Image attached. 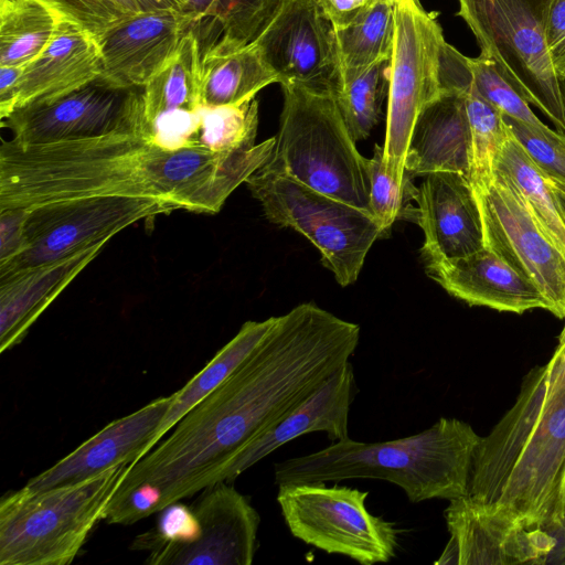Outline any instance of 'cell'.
<instances>
[{"label": "cell", "mask_w": 565, "mask_h": 565, "mask_svg": "<svg viewBox=\"0 0 565 565\" xmlns=\"http://www.w3.org/2000/svg\"><path fill=\"white\" fill-rule=\"evenodd\" d=\"M551 385L565 384V324L551 360L545 364Z\"/></svg>", "instance_id": "cell-43"}, {"label": "cell", "mask_w": 565, "mask_h": 565, "mask_svg": "<svg viewBox=\"0 0 565 565\" xmlns=\"http://www.w3.org/2000/svg\"><path fill=\"white\" fill-rule=\"evenodd\" d=\"M503 118L533 161L547 175L565 180V136L550 127H533L505 115Z\"/></svg>", "instance_id": "cell-38"}, {"label": "cell", "mask_w": 565, "mask_h": 565, "mask_svg": "<svg viewBox=\"0 0 565 565\" xmlns=\"http://www.w3.org/2000/svg\"><path fill=\"white\" fill-rule=\"evenodd\" d=\"M220 156L202 146L167 149L138 134L0 146V211L100 196L147 198L203 213Z\"/></svg>", "instance_id": "cell-2"}, {"label": "cell", "mask_w": 565, "mask_h": 565, "mask_svg": "<svg viewBox=\"0 0 565 565\" xmlns=\"http://www.w3.org/2000/svg\"><path fill=\"white\" fill-rule=\"evenodd\" d=\"M140 11L178 10L184 11L180 0H131ZM185 12V11H184Z\"/></svg>", "instance_id": "cell-44"}, {"label": "cell", "mask_w": 565, "mask_h": 565, "mask_svg": "<svg viewBox=\"0 0 565 565\" xmlns=\"http://www.w3.org/2000/svg\"><path fill=\"white\" fill-rule=\"evenodd\" d=\"M335 30L343 29L365 12L379 0H315Z\"/></svg>", "instance_id": "cell-41"}, {"label": "cell", "mask_w": 565, "mask_h": 565, "mask_svg": "<svg viewBox=\"0 0 565 565\" xmlns=\"http://www.w3.org/2000/svg\"><path fill=\"white\" fill-rule=\"evenodd\" d=\"M195 25L184 11L138 12L99 39L103 71L99 79L118 88H142Z\"/></svg>", "instance_id": "cell-17"}, {"label": "cell", "mask_w": 565, "mask_h": 565, "mask_svg": "<svg viewBox=\"0 0 565 565\" xmlns=\"http://www.w3.org/2000/svg\"><path fill=\"white\" fill-rule=\"evenodd\" d=\"M177 210V205L167 201L125 196L67 200L29 209L24 248L0 264V279L108 242L140 220Z\"/></svg>", "instance_id": "cell-11"}, {"label": "cell", "mask_w": 565, "mask_h": 565, "mask_svg": "<svg viewBox=\"0 0 565 565\" xmlns=\"http://www.w3.org/2000/svg\"><path fill=\"white\" fill-rule=\"evenodd\" d=\"M480 439L470 424L448 417L398 439L364 443L349 437L275 463V483L379 479L401 488L412 503L449 501L468 494L472 458Z\"/></svg>", "instance_id": "cell-4"}, {"label": "cell", "mask_w": 565, "mask_h": 565, "mask_svg": "<svg viewBox=\"0 0 565 565\" xmlns=\"http://www.w3.org/2000/svg\"><path fill=\"white\" fill-rule=\"evenodd\" d=\"M106 241L0 279V352L19 344L51 302L100 253Z\"/></svg>", "instance_id": "cell-24"}, {"label": "cell", "mask_w": 565, "mask_h": 565, "mask_svg": "<svg viewBox=\"0 0 565 565\" xmlns=\"http://www.w3.org/2000/svg\"><path fill=\"white\" fill-rule=\"evenodd\" d=\"M547 182L557 202L561 215L565 222V180L547 175Z\"/></svg>", "instance_id": "cell-45"}, {"label": "cell", "mask_w": 565, "mask_h": 565, "mask_svg": "<svg viewBox=\"0 0 565 565\" xmlns=\"http://www.w3.org/2000/svg\"><path fill=\"white\" fill-rule=\"evenodd\" d=\"M102 71L98 40L61 19L50 44L25 65L14 110L56 100L99 78Z\"/></svg>", "instance_id": "cell-22"}, {"label": "cell", "mask_w": 565, "mask_h": 565, "mask_svg": "<svg viewBox=\"0 0 565 565\" xmlns=\"http://www.w3.org/2000/svg\"><path fill=\"white\" fill-rule=\"evenodd\" d=\"M195 25L215 22L222 35L248 43L260 32L280 0H180Z\"/></svg>", "instance_id": "cell-34"}, {"label": "cell", "mask_w": 565, "mask_h": 565, "mask_svg": "<svg viewBox=\"0 0 565 565\" xmlns=\"http://www.w3.org/2000/svg\"><path fill=\"white\" fill-rule=\"evenodd\" d=\"M358 393L350 361L329 375L307 398L252 439L233 459L226 481L266 456L310 433H324L331 441L349 438V415Z\"/></svg>", "instance_id": "cell-20"}, {"label": "cell", "mask_w": 565, "mask_h": 565, "mask_svg": "<svg viewBox=\"0 0 565 565\" xmlns=\"http://www.w3.org/2000/svg\"><path fill=\"white\" fill-rule=\"evenodd\" d=\"M482 55L565 136L559 79L545 35L548 0H458Z\"/></svg>", "instance_id": "cell-7"}, {"label": "cell", "mask_w": 565, "mask_h": 565, "mask_svg": "<svg viewBox=\"0 0 565 565\" xmlns=\"http://www.w3.org/2000/svg\"><path fill=\"white\" fill-rule=\"evenodd\" d=\"M171 402L172 395L156 398L109 423L66 457L31 478L24 488L43 491L73 484L113 467L140 460L154 447L157 430Z\"/></svg>", "instance_id": "cell-18"}, {"label": "cell", "mask_w": 565, "mask_h": 565, "mask_svg": "<svg viewBox=\"0 0 565 565\" xmlns=\"http://www.w3.org/2000/svg\"><path fill=\"white\" fill-rule=\"evenodd\" d=\"M545 35L558 79L565 78V0H548Z\"/></svg>", "instance_id": "cell-39"}, {"label": "cell", "mask_w": 565, "mask_h": 565, "mask_svg": "<svg viewBox=\"0 0 565 565\" xmlns=\"http://www.w3.org/2000/svg\"><path fill=\"white\" fill-rule=\"evenodd\" d=\"M201 82L203 106H234L254 99L277 77L254 41L222 35L202 50Z\"/></svg>", "instance_id": "cell-25"}, {"label": "cell", "mask_w": 565, "mask_h": 565, "mask_svg": "<svg viewBox=\"0 0 565 565\" xmlns=\"http://www.w3.org/2000/svg\"><path fill=\"white\" fill-rule=\"evenodd\" d=\"M395 29V3L379 0L353 23L337 30L341 84L392 57Z\"/></svg>", "instance_id": "cell-29"}, {"label": "cell", "mask_w": 565, "mask_h": 565, "mask_svg": "<svg viewBox=\"0 0 565 565\" xmlns=\"http://www.w3.org/2000/svg\"><path fill=\"white\" fill-rule=\"evenodd\" d=\"M482 215L486 246L532 282L547 311L565 319V250L540 226L522 198L493 177L473 186Z\"/></svg>", "instance_id": "cell-13"}, {"label": "cell", "mask_w": 565, "mask_h": 565, "mask_svg": "<svg viewBox=\"0 0 565 565\" xmlns=\"http://www.w3.org/2000/svg\"><path fill=\"white\" fill-rule=\"evenodd\" d=\"M271 223L307 237L338 284H353L376 239L387 234L370 212L263 169L245 182Z\"/></svg>", "instance_id": "cell-8"}, {"label": "cell", "mask_w": 565, "mask_h": 565, "mask_svg": "<svg viewBox=\"0 0 565 565\" xmlns=\"http://www.w3.org/2000/svg\"><path fill=\"white\" fill-rule=\"evenodd\" d=\"M1 126L22 145L149 132L142 88H118L99 78L47 104L15 109Z\"/></svg>", "instance_id": "cell-12"}, {"label": "cell", "mask_w": 565, "mask_h": 565, "mask_svg": "<svg viewBox=\"0 0 565 565\" xmlns=\"http://www.w3.org/2000/svg\"><path fill=\"white\" fill-rule=\"evenodd\" d=\"M471 130L465 93L445 89L427 104L414 125L405 159L409 177L438 171L462 173L471 169Z\"/></svg>", "instance_id": "cell-23"}, {"label": "cell", "mask_w": 565, "mask_h": 565, "mask_svg": "<svg viewBox=\"0 0 565 565\" xmlns=\"http://www.w3.org/2000/svg\"><path fill=\"white\" fill-rule=\"evenodd\" d=\"M192 509L199 535L191 544L160 556L153 565H250L260 516L228 482L203 490Z\"/></svg>", "instance_id": "cell-16"}, {"label": "cell", "mask_w": 565, "mask_h": 565, "mask_svg": "<svg viewBox=\"0 0 565 565\" xmlns=\"http://www.w3.org/2000/svg\"><path fill=\"white\" fill-rule=\"evenodd\" d=\"M61 19L71 21L97 40L129 17L142 12L131 0H41Z\"/></svg>", "instance_id": "cell-37"}, {"label": "cell", "mask_w": 565, "mask_h": 565, "mask_svg": "<svg viewBox=\"0 0 565 565\" xmlns=\"http://www.w3.org/2000/svg\"><path fill=\"white\" fill-rule=\"evenodd\" d=\"M395 23L383 161L386 171L403 182L408 175L405 159L416 119L445 90L447 42L441 26L419 0L395 2Z\"/></svg>", "instance_id": "cell-10"}, {"label": "cell", "mask_w": 565, "mask_h": 565, "mask_svg": "<svg viewBox=\"0 0 565 565\" xmlns=\"http://www.w3.org/2000/svg\"><path fill=\"white\" fill-rule=\"evenodd\" d=\"M129 465L43 491L21 488L0 501L1 565H67L78 555Z\"/></svg>", "instance_id": "cell-6"}, {"label": "cell", "mask_w": 565, "mask_h": 565, "mask_svg": "<svg viewBox=\"0 0 565 565\" xmlns=\"http://www.w3.org/2000/svg\"><path fill=\"white\" fill-rule=\"evenodd\" d=\"M253 41L281 87L337 96L341 84L337 30L315 0H280Z\"/></svg>", "instance_id": "cell-14"}, {"label": "cell", "mask_w": 565, "mask_h": 565, "mask_svg": "<svg viewBox=\"0 0 565 565\" xmlns=\"http://www.w3.org/2000/svg\"><path fill=\"white\" fill-rule=\"evenodd\" d=\"M19 0H0V8H4L11 4H14Z\"/></svg>", "instance_id": "cell-47"}, {"label": "cell", "mask_w": 565, "mask_h": 565, "mask_svg": "<svg viewBox=\"0 0 565 565\" xmlns=\"http://www.w3.org/2000/svg\"><path fill=\"white\" fill-rule=\"evenodd\" d=\"M444 515L450 539L438 565L543 564L557 544L552 533L527 529L507 511L468 494L449 500Z\"/></svg>", "instance_id": "cell-15"}, {"label": "cell", "mask_w": 565, "mask_h": 565, "mask_svg": "<svg viewBox=\"0 0 565 565\" xmlns=\"http://www.w3.org/2000/svg\"><path fill=\"white\" fill-rule=\"evenodd\" d=\"M416 192L409 174L399 182L386 171L383 146L375 145L370 158V211L386 233L397 220L417 223L418 210L409 203L415 201Z\"/></svg>", "instance_id": "cell-35"}, {"label": "cell", "mask_w": 565, "mask_h": 565, "mask_svg": "<svg viewBox=\"0 0 565 565\" xmlns=\"http://www.w3.org/2000/svg\"><path fill=\"white\" fill-rule=\"evenodd\" d=\"M29 209L0 211V264L18 256L24 248V227Z\"/></svg>", "instance_id": "cell-40"}, {"label": "cell", "mask_w": 565, "mask_h": 565, "mask_svg": "<svg viewBox=\"0 0 565 565\" xmlns=\"http://www.w3.org/2000/svg\"><path fill=\"white\" fill-rule=\"evenodd\" d=\"M564 505H565V483H564Z\"/></svg>", "instance_id": "cell-48"}, {"label": "cell", "mask_w": 565, "mask_h": 565, "mask_svg": "<svg viewBox=\"0 0 565 565\" xmlns=\"http://www.w3.org/2000/svg\"><path fill=\"white\" fill-rule=\"evenodd\" d=\"M202 46L194 25L181 39L177 50L142 87L143 117L150 127L163 114L195 111L202 105Z\"/></svg>", "instance_id": "cell-26"}, {"label": "cell", "mask_w": 565, "mask_h": 565, "mask_svg": "<svg viewBox=\"0 0 565 565\" xmlns=\"http://www.w3.org/2000/svg\"><path fill=\"white\" fill-rule=\"evenodd\" d=\"M61 17L41 0L0 8V65H26L52 41Z\"/></svg>", "instance_id": "cell-30"}, {"label": "cell", "mask_w": 565, "mask_h": 565, "mask_svg": "<svg viewBox=\"0 0 565 565\" xmlns=\"http://www.w3.org/2000/svg\"><path fill=\"white\" fill-rule=\"evenodd\" d=\"M564 546H565V529H564Z\"/></svg>", "instance_id": "cell-50"}, {"label": "cell", "mask_w": 565, "mask_h": 565, "mask_svg": "<svg viewBox=\"0 0 565 565\" xmlns=\"http://www.w3.org/2000/svg\"><path fill=\"white\" fill-rule=\"evenodd\" d=\"M425 266L430 278L470 306L518 315L547 310L541 291L487 246L465 257L425 262Z\"/></svg>", "instance_id": "cell-21"}, {"label": "cell", "mask_w": 565, "mask_h": 565, "mask_svg": "<svg viewBox=\"0 0 565 565\" xmlns=\"http://www.w3.org/2000/svg\"><path fill=\"white\" fill-rule=\"evenodd\" d=\"M565 384L551 385L546 365L523 379L512 407L481 437L468 495L502 509L527 529H565Z\"/></svg>", "instance_id": "cell-3"}, {"label": "cell", "mask_w": 565, "mask_h": 565, "mask_svg": "<svg viewBox=\"0 0 565 565\" xmlns=\"http://www.w3.org/2000/svg\"><path fill=\"white\" fill-rule=\"evenodd\" d=\"M415 202L417 224L425 236L424 263L465 257L486 246L479 203L465 174L438 171L425 175Z\"/></svg>", "instance_id": "cell-19"}, {"label": "cell", "mask_w": 565, "mask_h": 565, "mask_svg": "<svg viewBox=\"0 0 565 565\" xmlns=\"http://www.w3.org/2000/svg\"><path fill=\"white\" fill-rule=\"evenodd\" d=\"M369 492L326 482L278 486L277 502L290 533L328 554L362 565L386 563L396 555L395 523L366 508Z\"/></svg>", "instance_id": "cell-9"}, {"label": "cell", "mask_w": 565, "mask_h": 565, "mask_svg": "<svg viewBox=\"0 0 565 565\" xmlns=\"http://www.w3.org/2000/svg\"><path fill=\"white\" fill-rule=\"evenodd\" d=\"M282 92L279 129L260 169L371 213L370 159L358 150L335 96L300 86Z\"/></svg>", "instance_id": "cell-5"}, {"label": "cell", "mask_w": 565, "mask_h": 565, "mask_svg": "<svg viewBox=\"0 0 565 565\" xmlns=\"http://www.w3.org/2000/svg\"><path fill=\"white\" fill-rule=\"evenodd\" d=\"M388 1H391V2L395 3V2H397L398 0H388Z\"/></svg>", "instance_id": "cell-49"}, {"label": "cell", "mask_w": 565, "mask_h": 565, "mask_svg": "<svg viewBox=\"0 0 565 565\" xmlns=\"http://www.w3.org/2000/svg\"><path fill=\"white\" fill-rule=\"evenodd\" d=\"M467 65L470 83L476 90L499 108L503 115L533 127L548 128L539 119L519 93L502 77L491 60L480 54L478 57H467Z\"/></svg>", "instance_id": "cell-36"}, {"label": "cell", "mask_w": 565, "mask_h": 565, "mask_svg": "<svg viewBox=\"0 0 565 565\" xmlns=\"http://www.w3.org/2000/svg\"><path fill=\"white\" fill-rule=\"evenodd\" d=\"M258 103L250 99L234 106H202L195 142L214 152H234L255 147Z\"/></svg>", "instance_id": "cell-33"}, {"label": "cell", "mask_w": 565, "mask_h": 565, "mask_svg": "<svg viewBox=\"0 0 565 565\" xmlns=\"http://www.w3.org/2000/svg\"><path fill=\"white\" fill-rule=\"evenodd\" d=\"M559 87H561V95H562V103H563V110H564V118H565V78L559 81Z\"/></svg>", "instance_id": "cell-46"}, {"label": "cell", "mask_w": 565, "mask_h": 565, "mask_svg": "<svg viewBox=\"0 0 565 565\" xmlns=\"http://www.w3.org/2000/svg\"><path fill=\"white\" fill-rule=\"evenodd\" d=\"M25 65H0V118L8 117L15 107L18 87Z\"/></svg>", "instance_id": "cell-42"}, {"label": "cell", "mask_w": 565, "mask_h": 565, "mask_svg": "<svg viewBox=\"0 0 565 565\" xmlns=\"http://www.w3.org/2000/svg\"><path fill=\"white\" fill-rule=\"evenodd\" d=\"M469 71V70H468ZM471 130V169L469 180L472 186L489 183L493 179V167L509 127L502 111L484 99L469 79L461 87Z\"/></svg>", "instance_id": "cell-31"}, {"label": "cell", "mask_w": 565, "mask_h": 565, "mask_svg": "<svg viewBox=\"0 0 565 565\" xmlns=\"http://www.w3.org/2000/svg\"><path fill=\"white\" fill-rule=\"evenodd\" d=\"M276 318L246 321L234 338L221 348L199 373L172 394V402L157 430L154 446L189 411L221 385L243 363L265 338Z\"/></svg>", "instance_id": "cell-27"}, {"label": "cell", "mask_w": 565, "mask_h": 565, "mask_svg": "<svg viewBox=\"0 0 565 565\" xmlns=\"http://www.w3.org/2000/svg\"><path fill=\"white\" fill-rule=\"evenodd\" d=\"M493 177L513 188L543 231L565 250V222L547 182V175L524 150L510 128L495 159Z\"/></svg>", "instance_id": "cell-28"}, {"label": "cell", "mask_w": 565, "mask_h": 565, "mask_svg": "<svg viewBox=\"0 0 565 565\" xmlns=\"http://www.w3.org/2000/svg\"><path fill=\"white\" fill-rule=\"evenodd\" d=\"M359 341V324L315 303L277 317L243 363L129 465L115 494L131 492L153 514L225 482L235 456L350 361Z\"/></svg>", "instance_id": "cell-1"}, {"label": "cell", "mask_w": 565, "mask_h": 565, "mask_svg": "<svg viewBox=\"0 0 565 565\" xmlns=\"http://www.w3.org/2000/svg\"><path fill=\"white\" fill-rule=\"evenodd\" d=\"M391 58L342 83L337 93L340 111L355 141L366 139L379 122L383 97L388 93Z\"/></svg>", "instance_id": "cell-32"}]
</instances>
